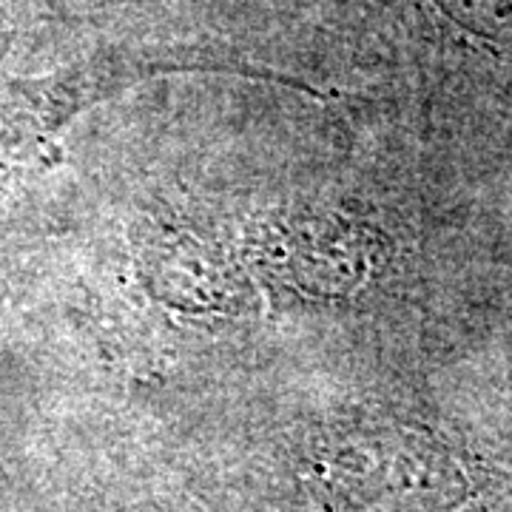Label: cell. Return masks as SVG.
I'll return each mask as SVG.
<instances>
[{"mask_svg":"<svg viewBox=\"0 0 512 512\" xmlns=\"http://www.w3.org/2000/svg\"><path fill=\"white\" fill-rule=\"evenodd\" d=\"M322 487L359 512H447L470 481L436 441L402 430H370L336 441L319 458Z\"/></svg>","mask_w":512,"mask_h":512,"instance_id":"cell-1","label":"cell"},{"mask_svg":"<svg viewBox=\"0 0 512 512\" xmlns=\"http://www.w3.org/2000/svg\"><path fill=\"white\" fill-rule=\"evenodd\" d=\"M441 6L464 26L512 37V0H441Z\"/></svg>","mask_w":512,"mask_h":512,"instance_id":"cell-2","label":"cell"}]
</instances>
